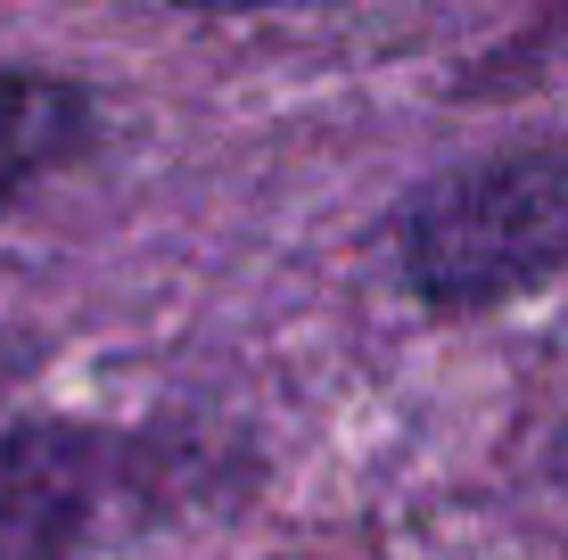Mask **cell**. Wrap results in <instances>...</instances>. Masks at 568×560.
<instances>
[{"mask_svg": "<svg viewBox=\"0 0 568 560\" xmlns=\"http://www.w3.org/2000/svg\"><path fill=\"white\" fill-rule=\"evenodd\" d=\"M404 288L437 314H478L568 264V149H503L428 182L396 215Z\"/></svg>", "mask_w": 568, "mask_h": 560, "instance_id": "1", "label": "cell"}, {"mask_svg": "<svg viewBox=\"0 0 568 560\" xmlns=\"http://www.w3.org/2000/svg\"><path fill=\"white\" fill-rule=\"evenodd\" d=\"M108 487V446L67 420L0 429V560H74Z\"/></svg>", "mask_w": 568, "mask_h": 560, "instance_id": "2", "label": "cell"}, {"mask_svg": "<svg viewBox=\"0 0 568 560\" xmlns=\"http://www.w3.org/2000/svg\"><path fill=\"white\" fill-rule=\"evenodd\" d=\"M91 132H100V108H91L83 83L0 67V215H9L42 173L83 157Z\"/></svg>", "mask_w": 568, "mask_h": 560, "instance_id": "3", "label": "cell"}, {"mask_svg": "<svg viewBox=\"0 0 568 560\" xmlns=\"http://www.w3.org/2000/svg\"><path fill=\"white\" fill-rule=\"evenodd\" d=\"M173 9H206V17H223V9H288V0H173Z\"/></svg>", "mask_w": 568, "mask_h": 560, "instance_id": "4", "label": "cell"}, {"mask_svg": "<svg viewBox=\"0 0 568 560\" xmlns=\"http://www.w3.org/2000/svg\"><path fill=\"white\" fill-rule=\"evenodd\" d=\"M552 470H560V478H568V429H560V446H552Z\"/></svg>", "mask_w": 568, "mask_h": 560, "instance_id": "5", "label": "cell"}]
</instances>
